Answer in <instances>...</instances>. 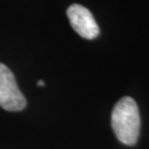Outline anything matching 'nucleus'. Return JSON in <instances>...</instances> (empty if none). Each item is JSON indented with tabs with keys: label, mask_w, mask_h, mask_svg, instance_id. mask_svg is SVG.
I'll list each match as a JSON object with an SVG mask.
<instances>
[{
	"label": "nucleus",
	"mask_w": 149,
	"mask_h": 149,
	"mask_svg": "<svg viewBox=\"0 0 149 149\" xmlns=\"http://www.w3.org/2000/svg\"><path fill=\"white\" fill-rule=\"evenodd\" d=\"M112 127L117 139L127 146L137 143L140 132V115L134 98L125 96L116 103L112 112Z\"/></svg>",
	"instance_id": "obj_1"
},
{
	"label": "nucleus",
	"mask_w": 149,
	"mask_h": 149,
	"mask_svg": "<svg viewBox=\"0 0 149 149\" xmlns=\"http://www.w3.org/2000/svg\"><path fill=\"white\" fill-rule=\"evenodd\" d=\"M26 106L27 100L19 90L13 73L0 63V107L9 112H20Z\"/></svg>",
	"instance_id": "obj_2"
},
{
	"label": "nucleus",
	"mask_w": 149,
	"mask_h": 149,
	"mask_svg": "<svg viewBox=\"0 0 149 149\" xmlns=\"http://www.w3.org/2000/svg\"><path fill=\"white\" fill-rule=\"evenodd\" d=\"M66 16L74 31L86 40L96 39L100 34V28L96 20L87 8L84 6L74 3L66 10Z\"/></svg>",
	"instance_id": "obj_3"
},
{
	"label": "nucleus",
	"mask_w": 149,
	"mask_h": 149,
	"mask_svg": "<svg viewBox=\"0 0 149 149\" xmlns=\"http://www.w3.org/2000/svg\"><path fill=\"white\" fill-rule=\"evenodd\" d=\"M44 81H42V80H40V81H38V86H44Z\"/></svg>",
	"instance_id": "obj_4"
}]
</instances>
